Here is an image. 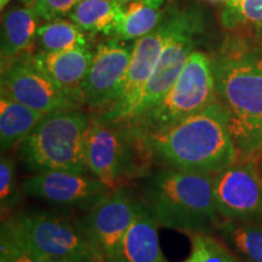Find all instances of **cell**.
I'll return each mask as SVG.
<instances>
[{
    "label": "cell",
    "mask_w": 262,
    "mask_h": 262,
    "mask_svg": "<svg viewBox=\"0 0 262 262\" xmlns=\"http://www.w3.org/2000/svg\"><path fill=\"white\" fill-rule=\"evenodd\" d=\"M0 262H56L0 233Z\"/></svg>",
    "instance_id": "26"
},
{
    "label": "cell",
    "mask_w": 262,
    "mask_h": 262,
    "mask_svg": "<svg viewBox=\"0 0 262 262\" xmlns=\"http://www.w3.org/2000/svg\"><path fill=\"white\" fill-rule=\"evenodd\" d=\"M26 193L22 188V183L17 181L16 162L14 157L9 153L2 155L0 159V211L2 217L16 212V209L21 205Z\"/></svg>",
    "instance_id": "24"
},
{
    "label": "cell",
    "mask_w": 262,
    "mask_h": 262,
    "mask_svg": "<svg viewBox=\"0 0 262 262\" xmlns=\"http://www.w3.org/2000/svg\"><path fill=\"white\" fill-rule=\"evenodd\" d=\"M91 112L81 110L47 114L18 147V159L32 173L67 171L91 175L86 135Z\"/></svg>",
    "instance_id": "4"
},
{
    "label": "cell",
    "mask_w": 262,
    "mask_h": 262,
    "mask_svg": "<svg viewBox=\"0 0 262 262\" xmlns=\"http://www.w3.org/2000/svg\"><path fill=\"white\" fill-rule=\"evenodd\" d=\"M131 54L133 47L117 38L97 45L83 86L84 104L89 112H103L118 100L129 70Z\"/></svg>",
    "instance_id": "14"
},
{
    "label": "cell",
    "mask_w": 262,
    "mask_h": 262,
    "mask_svg": "<svg viewBox=\"0 0 262 262\" xmlns=\"http://www.w3.org/2000/svg\"><path fill=\"white\" fill-rule=\"evenodd\" d=\"M170 0H133L125 6V16L113 38L137 40L156 29L169 14Z\"/></svg>",
    "instance_id": "20"
},
{
    "label": "cell",
    "mask_w": 262,
    "mask_h": 262,
    "mask_svg": "<svg viewBox=\"0 0 262 262\" xmlns=\"http://www.w3.org/2000/svg\"><path fill=\"white\" fill-rule=\"evenodd\" d=\"M191 250L182 262H241L237 256L212 234H193Z\"/></svg>",
    "instance_id": "25"
},
{
    "label": "cell",
    "mask_w": 262,
    "mask_h": 262,
    "mask_svg": "<svg viewBox=\"0 0 262 262\" xmlns=\"http://www.w3.org/2000/svg\"><path fill=\"white\" fill-rule=\"evenodd\" d=\"M158 224L141 199L124 242L125 262H169L160 248Z\"/></svg>",
    "instance_id": "17"
},
{
    "label": "cell",
    "mask_w": 262,
    "mask_h": 262,
    "mask_svg": "<svg viewBox=\"0 0 262 262\" xmlns=\"http://www.w3.org/2000/svg\"><path fill=\"white\" fill-rule=\"evenodd\" d=\"M221 24L231 31L262 40V0H228L221 14Z\"/></svg>",
    "instance_id": "23"
},
{
    "label": "cell",
    "mask_w": 262,
    "mask_h": 262,
    "mask_svg": "<svg viewBox=\"0 0 262 262\" xmlns=\"http://www.w3.org/2000/svg\"><path fill=\"white\" fill-rule=\"evenodd\" d=\"M61 262H93V261H86V260H71V261H61Z\"/></svg>",
    "instance_id": "31"
},
{
    "label": "cell",
    "mask_w": 262,
    "mask_h": 262,
    "mask_svg": "<svg viewBox=\"0 0 262 262\" xmlns=\"http://www.w3.org/2000/svg\"><path fill=\"white\" fill-rule=\"evenodd\" d=\"M204 31V18L201 9L195 5L181 8L178 27L166 41L152 77L131 110L130 123L141 114L155 107L171 89L185 67L191 54L195 50L199 37Z\"/></svg>",
    "instance_id": "8"
},
{
    "label": "cell",
    "mask_w": 262,
    "mask_h": 262,
    "mask_svg": "<svg viewBox=\"0 0 262 262\" xmlns=\"http://www.w3.org/2000/svg\"><path fill=\"white\" fill-rule=\"evenodd\" d=\"M141 183L142 202L160 227L189 235L212 234L222 219L215 202V175L163 168Z\"/></svg>",
    "instance_id": "3"
},
{
    "label": "cell",
    "mask_w": 262,
    "mask_h": 262,
    "mask_svg": "<svg viewBox=\"0 0 262 262\" xmlns=\"http://www.w3.org/2000/svg\"><path fill=\"white\" fill-rule=\"evenodd\" d=\"M0 90V94L45 114L85 108L61 90L28 51L2 63Z\"/></svg>",
    "instance_id": "10"
},
{
    "label": "cell",
    "mask_w": 262,
    "mask_h": 262,
    "mask_svg": "<svg viewBox=\"0 0 262 262\" xmlns=\"http://www.w3.org/2000/svg\"><path fill=\"white\" fill-rule=\"evenodd\" d=\"M81 0H35L33 9L40 19L50 22L68 16Z\"/></svg>",
    "instance_id": "27"
},
{
    "label": "cell",
    "mask_w": 262,
    "mask_h": 262,
    "mask_svg": "<svg viewBox=\"0 0 262 262\" xmlns=\"http://www.w3.org/2000/svg\"><path fill=\"white\" fill-rule=\"evenodd\" d=\"M10 3V0H0V9L2 10H5L6 6Z\"/></svg>",
    "instance_id": "28"
},
{
    "label": "cell",
    "mask_w": 262,
    "mask_h": 262,
    "mask_svg": "<svg viewBox=\"0 0 262 262\" xmlns=\"http://www.w3.org/2000/svg\"><path fill=\"white\" fill-rule=\"evenodd\" d=\"M21 183L26 195L84 214L102 204L114 192V188L93 175L67 171L32 173Z\"/></svg>",
    "instance_id": "12"
},
{
    "label": "cell",
    "mask_w": 262,
    "mask_h": 262,
    "mask_svg": "<svg viewBox=\"0 0 262 262\" xmlns=\"http://www.w3.org/2000/svg\"><path fill=\"white\" fill-rule=\"evenodd\" d=\"M47 114L0 94V150L2 155L18 148Z\"/></svg>",
    "instance_id": "19"
},
{
    "label": "cell",
    "mask_w": 262,
    "mask_h": 262,
    "mask_svg": "<svg viewBox=\"0 0 262 262\" xmlns=\"http://www.w3.org/2000/svg\"><path fill=\"white\" fill-rule=\"evenodd\" d=\"M219 98L228 108L241 159L262 148V45L232 39L211 57Z\"/></svg>",
    "instance_id": "2"
},
{
    "label": "cell",
    "mask_w": 262,
    "mask_h": 262,
    "mask_svg": "<svg viewBox=\"0 0 262 262\" xmlns=\"http://www.w3.org/2000/svg\"><path fill=\"white\" fill-rule=\"evenodd\" d=\"M0 233L52 258L106 262L79 220L51 210H21L4 217Z\"/></svg>",
    "instance_id": "5"
},
{
    "label": "cell",
    "mask_w": 262,
    "mask_h": 262,
    "mask_svg": "<svg viewBox=\"0 0 262 262\" xmlns=\"http://www.w3.org/2000/svg\"><path fill=\"white\" fill-rule=\"evenodd\" d=\"M39 51L55 52L75 48L90 47L89 34L78 27L74 22L55 19L39 26L35 37Z\"/></svg>",
    "instance_id": "21"
},
{
    "label": "cell",
    "mask_w": 262,
    "mask_h": 262,
    "mask_svg": "<svg viewBox=\"0 0 262 262\" xmlns=\"http://www.w3.org/2000/svg\"><path fill=\"white\" fill-rule=\"evenodd\" d=\"M181 9H170L169 14L156 29L137 39L133 44V54L119 97L112 106L97 114L103 122L123 124L127 120L131 110L145 90L166 41L178 27Z\"/></svg>",
    "instance_id": "9"
},
{
    "label": "cell",
    "mask_w": 262,
    "mask_h": 262,
    "mask_svg": "<svg viewBox=\"0 0 262 262\" xmlns=\"http://www.w3.org/2000/svg\"><path fill=\"white\" fill-rule=\"evenodd\" d=\"M22 3H24L25 6H33L34 5L35 0H22Z\"/></svg>",
    "instance_id": "29"
},
{
    "label": "cell",
    "mask_w": 262,
    "mask_h": 262,
    "mask_svg": "<svg viewBox=\"0 0 262 262\" xmlns=\"http://www.w3.org/2000/svg\"><path fill=\"white\" fill-rule=\"evenodd\" d=\"M134 134L152 164L163 168L216 175L239 160L231 116L220 98L166 129Z\"/></svg>",
    "instance_id": "1"
},
{
    "label": "cell",
    "mask_w": 262,
    "mask_h": 262,
    "mask_svg": "<svg viewBox=\"0 0 262 262\" xmlns=\"http://www.w3.org/2000/svg\"><path fill=\"white\" fill-rule=\"evenodd\" d=\"M217 100L211 57L194 50L165 96L126 125L136 134L164 130L201 112Z\"/></svg>",
    "instance_id": "6"
},
{
    "label": "cell",
    "mask_w": 262,
    "mask_h": 262,
    "mask_svg": "<svg viewBox=\"0 0 262 262\" xmlns=\"http://www.w3.org/2000/svg\"><path fill=\"white\" fill-rule=\"evenodd\" d=\"M217 232L248 262H262V225L221 220Z\"/></svg>",
    "instance_id": "22"
},
{
    "label": "cell",
    "mask_w": 262,
    "mask_h": 262,
    "mask_svg": "<svg viewBox=\"0 0 262 262\" xmlns=\"http://www.w3.org/2000/svg\"><path fill=\"white\" fill-rule=\"evenodd\" d=\"M118 3H122V4H126V3H130L133 2V0H116Z\"/></svg>",
    "instance_id": "32"
},
{
    "label": "cell",
    "mask_w": 262,
    "mask_h": 262,
    "mask_svg": "<svg viewBox=\"0 0 262 262\" xmlns=\"http://www.w3.org/2000/svg\"><path fill=\"white\" fill-rule=\"evenodd\" d=\"M214 192L222 220L262 225V172L256 159H241L216 173Z\"/></svg>",
    "instance_id": "13"
},
{
    "label": "cell",
    "mask_w": 262,
    "mask_h": 262,
    "mask_svg": "<svg viewBox=\"0 0 262 262\" xmlns=\"http://www.w3.org/2000/svg\"><path fill=\"white\" fill-rule=\"evenodd\" d=\"M212 2H228V0H212Z\"/></svg>",
    "instance_id": "33"
},
{
    "label": "cell",
    "mask_w": 262,
    "mask_h": 262,
    "mask_svg": "<svg viewBox=\"0 0 262 262\" xmlns=\"http://www.w3.org/2000/svg\"><path fill=\"white\" fill-rule=\"evenodd\" d=\"M86 160L91 175L114 189L143 178L152 165L129 125L106 123L95 113L86 135Z\"/></svg>",
    "instance_id": "7"
},
{
    "label": "cell",
    "mask_w": 262,
    "mask_h": 262,
    "mask_svg": "<svg viewBox=\"0 0 262 262\" xmlns=\"http://www.w3.org/2000/svg\"><path fill=\"white\" fill-rule=\"evenodd\" d=\"M257 163H258V168H260L261 172H262V148H261L260 156H258V158H257Z\"/></svg>",
    "instance_id": "30"
},
{
    "label": "cell",
    "mask_w": 262,
    "mask_h": 262,
    "mask_svg": "<svg viewBox=\"0 0 262 262\" xmlns=\"http://www.w3.org/2000/svg\"><path fill=\"white\" fill-rule=\"evenodd\" d=\"M141 198L122 186L93 210L78 217L79 224L106 262H125L124 242L137 214Z\"/></svg>",
    "instance_id": "11"
},
{
    "label": "cell",
    "mask_w": 262,
    "mask_h": 262,
    "mask_svg": "<svg viewBox=\"0 0 262 262\" xmlns=\"http://www.w3.org/2000/svg\"><path fill=\"white\" fill-rule=\"evenodd\" d=\"M93 57L94 51H91L90 47L55 52L38 51L34 54V60L39 67L61 90L84 107L83 86Z\"/></svg>",
    "instance_id": "15"
},
{
    "label": "cell",
    "mask_w": 262,
    "mask_h": 262,
    "mask_svg": "<svg viewBox=\"0 0 262 262\" xmlns=\"http://www.w3.org/2000/svg\"><path fill=\"white\" fill-rule=\"evenodd\" d=\"M39 17L33 6H15L3 15L2 21V63L25 54L37 37Z\"/></svg>",
    "instance_id": "16"
},
{
    "label": "cell",
    "mask_w": 262,
    "mask_h": 262,
    "mask_svg": "<svg viewBox=\"0 0 262 262\" xmlns=\"http://www.w3.org/2000/svg\"><path fill=\"white\" fill-rule=\"evenodd\" d=\"M125 16V6L116 0H81L68 18L89 35L114 37Z\"/></svg>",
    "instance_id": "18"
}]
</instances>
